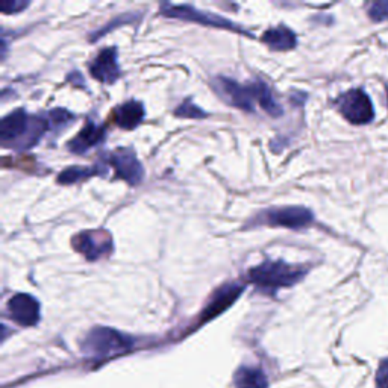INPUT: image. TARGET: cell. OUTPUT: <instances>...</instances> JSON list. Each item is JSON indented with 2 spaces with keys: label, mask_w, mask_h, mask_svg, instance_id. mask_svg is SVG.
Returning a JSON list of instances; mask_svg holds the SVG:
<instances>
[{
  "label": "cell",
  "mask_w": 388,
  "mask_h": 388,
  "mask_svg": "<svg viewBox=\"0 0 388 388\" xmlns=\"http://www.w3.org/2000/svg\"><path fill=\"white\" fill-rule=\"evenodd\" d=\"M47 129H49L47 119L29 116L20 108L0 121V143L6 149H31L39 143Z\"/></svg>",
  "instance_id": "6da1fadb"
},
{
  "label": "cell",
  "mask_w": 388,
  "mask_h": 388,
  "mask_svg": "<svg viewBox=\"0 0 388 388\" xmlns=\"http://www.w3.org/2000/svg\"><path fill=\"white\" fill-rule=\"evenodd\" d=\"M308 269L304 266H291V264L278 260H266L258 266L249 270L248 278L250 282L261 290L276 291L279 288H287L296 286L304 279Z\"/></svg>",
  "instance_id": "7a4b0ae2"
},
{
  "label": "cell",
  "mask_w": 388,
  "mask_h": 388,
  "mask_svg": "<svg viewBox=\"0 0 388 388\" xmlns=\"http://www.w3.org/2000/svg\"><path fill=\"white\" fill-rule=\"evenodd\" d=\"M132 344H134L132 338L119 333V330L105 326H96L85 335L83 342L81 343V349L85 355L105 358L126 352L132 347Z\"/></svg>",
  "instance_id": "3957f363"
},
{
  "label": "cell",
  "mask_w": 388,
  "mask_h": 388,
  "mask_svg": "<svg viewBox=\"0 0 388 388\" xmlns=\"http://www.w3.org/2000/svg\"><path fill=\"white\" fill-rule=\"evenodd\" d=\"M211 87L215 91L217 96L231 107L243 109L246 112H253L255 105H258L257 81L241 85L234 79L217 76L215 79H213Z\"/></svg>",
  "instance_id": "277c9868"
},
{
  "label": "cell",
  "mask_w": 388,
  "mask_h": 388,
  "mask_svg": "<svg viewBox=\"0 0 388 388\" xmlns=\"http://www.w3.org/2000/svg\"><path fill=\"white\" fill-rule=\"evenodd\" d=\"M161 14L170 17V18H179V20L184 22H194V23H201L203 26H211L217 27V29H226V31H234L239 34L249 35V32H246L243 27H240L236 23L228 20V18L220 17V15H214L211 13H203L199 11V9L190 6V5H170V4H163L161 6Z\"/></svg>",
  "instance_id": "5b68a950"
},
{
  "label": "cell",
  "mask_w": 388,
  "mask_h": 388,
  "mask_svg": "<svg viewBox=\"0 0 388 388\" xmlns=\"http://www.w3.org/2000/svg\"><path fill=\"white\" fill-rule=\"evenodd\" d=\"M314 220V215L304 206H281V208H272L261 213L257 219H255V225H267V226H281V228L288 229H304L309 226Z\"/></svg>",
  "instance_id": "8992f818"
},
{
  "label": "cell",
  "mask_w": 388,
  "mask_h": 388,
  "mask_svg": "<svg viewBox=\"0 0 388 388\" xmlns=\"http://www.w3.org/2000/svg\"><path fill=\"white\" fill-rule=\"evenodd\" d=\"M335 103L342 116L354 125H367L375 119V109L370 98L367 96L366 91L359 88L343 93Z\"/></svg>",
  "instance_id": "52a82bcc"
},
{
  "label": "cell",
  "mask_w": 388,
  "mask_h": 388,
  "mask_svg": "<svg viewBox=\"0 0 388 388\" xmlns=\"http://www.w3.org/2000/svg\"><path fill=\"white\" fill-rule=\"evenodd\" d=\"M72 246L88 261L109 257L112 252V236L107 231H83L73 236Z\"/></svg>",
  "instance_id": "ba28073f"
},
{
  "label": "cell",
  "mask_w": 388,
  "mask_h": 388,
  "mask_svg": "<svg viewBox=\"0 0 388 388\" xmlns=\"http://www.w3.org/2000/svg\"><path fill=\"white\" fill-rule=\"evenodd\" d=\"M107 161L109 166L116 170V175L129 185H138L143 181L145 170L140 161L137 159L134 149L119 147L116 150H112L111 154H108Z\"/></svg>",
  "instance_id": "9c48e42d"
},
{
  "label": "cell",
  "mask_w": 388,
  "mask_h": 388,
  "mask_svg": "<svg viewBox=\"0 0 388 388\" xmlns=\"http://www.w3.org/2000/svg\"><path fill=\"white\" fill-rule=\"evenodd\" d=\"M8 314L17 325L34 326L40 321V304L31 295L18 293L8 302Z\"/></svg>",
  "instance_id": "30bf717a"
},
{
  "label": "cell",
  "mask_w": 388,
  "mask_h": 388,
  "mask_svg": "<svg viewBox=\"0 0 388 388\" xmlns=\"http://www.w3.org/2000/svg\"><path fill=\"white\" fill-rule=\"evenodd\" d=\"M243 290H244V286H241V283H235V282L225 283L223 287H220L214 293L210 302H208V305L202 311L199 321H201V323H205V321H210L211 319L222 314L223 311L228 309L234 302L241 296Z\"/></svg>",
  "instance_id": "8fae6325"
},
{
  "label": "cell",
  "mask_w": 388,
  "mask_h": 388,
  "mask_svg": "<svg viewBox=\"0 0 388 388\" xmlns=\"http://www.w3.org/2000/svg\"><path fill=\"white\" fill-rule=\"evenodd\" d=\"M91 76L102 83H114L120 76L121 70L117 62L116 47L103 49L93 62L88 65Z\"/></svg>",
  "instance_id": "7c38bea8"
},
{
  "label": "cell",
  "mask_w": 388,
  "mask_h": 388,
  "mask_svg": "<svg viewBox=\"0 0 388 388\" xmlns=\"http://www.w3.org/2000/svg\"><path fill=\"white\" fill-rule=\"evenodd\" d=\"M107 135V129L105 126L96 125V123L88 121L79 132L78 135L74 137L72 141H69V150L76 155H83L85 152H88L90 149L94 146L100 145L103 140H105Z\"/></svg>",
  "instance_id": "4fadbf2b"
},
{
  "label": "cell",
  "mask_w": 388,
  "mask_h": 388,
  "mask_svg": "<svg viewBox=\"0 0 388 388\" xmlns=\"http://www.w3.org/2000/svg\"><path fill=\"white\" fill-rule=\"evenodd\" d=\"M145 119V107L141 102L137 100H129L123 105L117 107L112 112V120L117 126L121 129L131 131L137 128L141 121Z\"/></svg>",
  "instance_id": "5bb4252c"
},
{
  "label": "cell",
  "mask_w": 388,
  "mask_h": 388,
  "mask_svg": "<svg viewBox=\"0 0 388 388\" xmlns=\"http://www.w3.org/2000/svg\"><path fill=\"white\" fill-rule=\"evenodd\" d=\"M261 40L264 44H267L272 51H291L295 49L297 44L296 34L293 32L286 25H279L278 27H272V29L262 34Z\"/></svg>",
  "instance_id": "9a60e30c"
},
{
  "label": "cell",
  "mask_w": 388,
  "mask_h": 388,
  "mask_svg": "<svg viewBox=\"0 0 388 388\" xmlns=\"http://www.w3.org/2000/svg\"><path fill=\"white\" fill-rule=\"evenodd\" d=\"M105 166L96 164L91 167H81V166H74L65 168L64 172L56 179V182L62 184V185H70V184H76L79 181H83V179H88L91 176H105Z\"/></svg>",
  "instance_id": "2e32d148"
},
{
  "label": "cell",
  "mask_w": 388,
  "mask_h": 388,
  "mask_svg": "<svg viewBox=\"0 0 388 388\" xmlns=\"http://www.w3.org/2000/svg\"><path fill=\"white\" fill-rule=\"evenodd\" d=\"M234 385L236 388H267L269 381L257 367H240L234 375Z\"/></svg>",
  "instance_id": "e0dca14e"
},
{
  "label": "cell",
  "mask_w": 388,
  "mask_h": 388,
  "mask_svg": "<svg viewBox=\"0 0 388 388\" xmlns=\"http://www.w3.org/2000/svg\"><path fill=\"white\" fill-rule=\"evenodd\" d=\"M257 85H258V105L266 111L269 116L281 117L283 114V109L276 102V99H274L269 85L266 82H262L261 79H257Z\"/></svg>",
  "instance_id": "ac0fdd59"
},
{
  "label": "cell",
  "mask_w": 388,
  "mask_h": 388,
  "mask_svg": "<svg viewBox=\"0 0 388 388\" xmlns=\"http://www.w3.org/2000/svg\"><path fill=\"white\" fill-rule=\"evenodd\" d=\"M74 120V116L72 112L65 111L62 108L52 109L49 114H47V121H49V128L53 126L56 129H64L67 128L70 123Z\"/></svg>",
  "instance_id": "d6986e66"
},
{
  "label": "cell",
  "mask_w": 388,
  "mask_h": 388,
  "mask_svg": "<svg viewBox=\"0 0 388 388\" xmlns=\"http://www.w3.org/2000/svg\"><path fill=\"white\" fill-rule=\"evenodd\" d=\"M175 116L182 117V119H205V117H208L206 112L199 108L197 105H194L192 99H187L184 103H181V105L175 109Z\"/></svg>",
  "instance_id": "ffe728a7"
},
{
  "label": "cell",
  "mask_w": 388,
  "mask_h": 388,
  "mask_svg": "<svg viewBox=\"0 0 388 388\" xmlns=\"http://www.w3.org/2000/svg\"><path fill=\"white\" fill-rule=\"evenodd\" d=\"M368 17L373 22H385L388 20V0H381V2H375L368 8Z\"/></svg>",
  "instance_id": "44dd1931"
},
{
  "label": "cell",
  "mask_w": 388,
  "mask_h": 388,
  "mask_svg": "<svg viewBox=\"0 0 388 388\" xmlns=\"http://www.w3.org/2000/svg\"><path fill=\"white\" fill-rule=\"evenodd\" d=\"M29 5V2H22V0H5V2L0 5V9H2L4 14H18Z\"/></svg>",
  "instance_id": "7402d4cb"
},
{
  "label": "cell",
  "mask_w": 388,
  "mask_h": 388,
  "mask_svg": "<svg viewBox=\"0 0 388 388\" xmlns=\"http://www.w3.org/2000/svg\"><path fill=\"white\" fill-rule=\"evenodd\" d=\"M376 388H388V358L381 361L376 372Z\"/></svg>",
  "instance_id": "603a6c76"
},
{
  "label": "cell",
  "mask_w": 388,
  "mask_h": 388,
  "mask_svg": "<svg viewBox=\"0 0 388 388\" xmlns=\"http://www.w3.org/2000/svg\"><path fill=\"white\" fill-rule=\"evenodd\" d=\"M387 98H388V87H387Z\"/></svg>",
  "instance_id": "cb8c5ba5"
}]
</instances>
